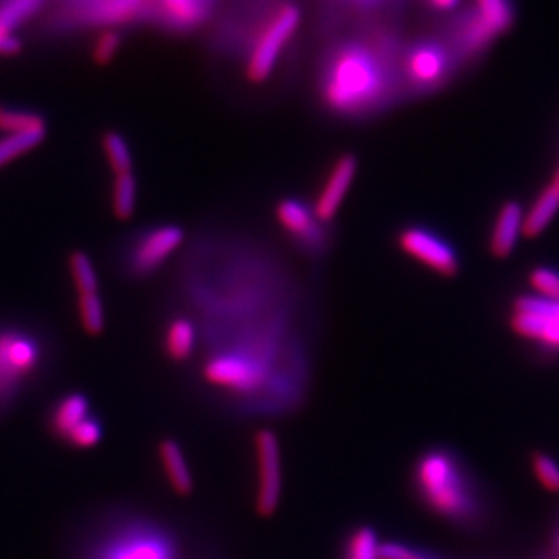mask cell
<instances>
[{
	"mask_svg": "<svg viewBox=\"0 0 559 559\" xmlns=\"http://www.w3.org/2000/svg\"><path fill=\"white\" fill-rule=\"evenodd\" d=\"M411 479L419 503L443 522L463 528L484 522L481 489L462 457L449 449L425 451L416 460Z\"/></svg>",
	"mask_w": 559,
	"mask_h": 559,
	"instance_id": "6da1fadb",
	"label": "cell"
},
{
	"mask_svg": "<svg viewBox=\"0 0 559 559\" xmlns=\"http://www.w3.org/2000/svg\"><path fill=\"white\" fill-rule=\"evenodd\" d=\"M385 79L382 55L377 49L361 40H345L325 59L320 92L334 114H367L382 103Z\"/></svg>",
	"mask_w": 559,
	"mask_h": 559,
	"instance_id": "7a4b0ae2",
	"label": "cell"
},
{
	"mask_svg": "<svg viewBox=\"0 0 559 559\" xmlns=\"http://www.w3.org/2000/svg\"><path fill=\"white\" fill-rule=\"evenodd\" d=\"M79 559H183L175 533L145 516L108 520L84 542Z\"/></svg>",
	"mask_w": 559,
	"mask_h": 559,
	"instance_id": "3957f363",
	"label": "cell"
},
{
	"mask_svg": "<svg viewBox=\"0 0 559 559\" xmlns=\"http://www.w3.org/2000/svg\"><path fill=\"white\" fill-rule=\"evenodd\" d=\"M48 345L24 325H0V415L10 411L22 391L43 371Z\"/></svg>",
	"mask_w": 559,
	"mask_h": 559,
	"instance_id": "277c9868",
	"label": "cell"
},
{
	"mask_svg": "<svg viewBox=\"0 0 559 559\" xmlns=\"http://www.w3.org/2000/svg\"><path fill=\"white\" fill-rule=\"evenodd\" d=\"M151 0H48L40 15L46 37L68 35L79 29L104 27L115 29L144 13Z\"/></svg>",
	"mask_w": 559,
	"mask_h": 559,
	"instance_id": "5b68a950",
	"label": "cell"
},
{
	"mask_svg": "<svg viewBox=\"0 0 559 559\" xmlns=\"http://www.w3.org/2000/svg\"><path fill=\"white\" fill-rule=\"evenodd\" d=\"M300 22V8L293 2H282L257 27L246 59V76L249 82L262 84L270 79L280 53L295 37Z\"/></svg>",
	"mask_w": 559,
	"mask_h": 559,
	"instance_id": "8992f818",
	"label": "cell"
},
{
	"mask_svg": "<svg viewBox=\"0 0 559 559\" xmlns=\"http://www.w3.org/2000/svg\"><path fill=\"white\" fill-rule=\"evenodd\" d=\"M509 328L544 355H559V301L520 295L511 304Z\"/></svg>",
	"mask_w": 559,
	"mask_h": 559,
	"instance_id": "52a82bcc",
	"label": "cell"
},
{
	"mask_svg": "<svg viewBox=\"0 0 559 559\" xmlns=\"http://www.w3.org/2000/svg\"><path fill=\"white\" fill-rule=\"evenodd\" d=\"M267 374L270 367L264 358L238 350L216 353L202 367V377L211 388L238 396H248L264 388Z\"/></svg>",
	"mask_w": 559,
	"mask_h": 559,
	"instance_id": "ba28073f",
	"label": "cell"
},
{
	"mask_svg": "<svg viewBox=\"0 0 559 559\" xmlns=\"http://www.w3.org/2000/svg\"><path fill=\"white\" fill-rule=\"evenodd\" d=\"M454 51L447 43L424 38L413 44L404 57L405 79L416 93L440 90L454 71Z\"/></svg>",
	"mask_w": 559,
	"mask_h": 559,
	"instance_id": "9c48e42d",
	"label": "cell"
},
{
	"mask_svg": "<svg viewBox=\"0 0 559 559\" xmlns=\"http://www.w3.org/2000/svg\"><path fill=\"white\" fill-rule=\"evenodd\" d=\"M254 462H257V492L254 509L262 518H271L278 509L284 490L282 447L278 436L271 429L254 432Z\"/></svg>",
	"mask_w": 559,
	"mask_h": 559,
	"instance_id": "30bf717a",
	"label": "cell"
},
{
	"mask_svg": "<svg viewBox=\"0 0 559 559\" xmlns=\"http://www.w3.org/2000/svg\"><path fill=\"white\" fill-rule=\"evenodd\" d=\"M400 251L443 278H454L462 270L456 249L429 227L407 226L396 237Z\"/></svg>",
	"mask_w": 559,
	"mask_h": 559,
	"instance_id": "8fae6325",
	"label": "cell"
},
{
	"mask_svg": "<svg viewBox=\"0 0 559 559\" xmlns=\"http://www.w3.org/2000/svg\"><path fill=\"white\" fill-rule=\"evenodd\" d=\"M183 238L186 235L182 227L173 226V224L151 227L139 235L135 242L128 248L124 257L126 270L136 278L153 275L166 264L167 260L171 259L173 254L177 253L183 243Z\"/></svg>",
	"mask_w": 559,
	"mask_h": 559,
	"instance_id": "7c38bea8",
	"label": "cell"
},
{
	"mask_svg": "<svg viewBox=\"0 0 559 559\" xmlns=\"http://www.w3.org/2000/svg\"><path fill=\"white\" fill-rule=\"evenodd\" d=\"M276 222L280 227L295 240L301 249L318 253L328 240L322 222L318 221L314 211L300 200H280L275 207Z\"/></svg>",
	"mask_w": 559,
	"mask_h": 559,
	"instance_id": "4fadbf2b",
	"label": "cell"
},
{
	"mask_svg": "<svg viewBox=\"0 0 559 559\" xmlns=\"http://www.w3.org/2000/svg\"><path fill=\"white\" fill-rule=\"evenodd\" d=\"M356 173H358V160L355 155L345 153L334 162L322 189L318 191L314 204H312V211L322 224L333 222L334 216L338 215L340 207L344 204L345 197L355 182Z\"/></svg>",
	"mask_w": 559,
	"mask_h": 559,
	"instance_id": "5bb4252c",
	"label": "cell"
},
{
	"mask_svg": "<svg viewBox=\"0 0 559 559\" xmlns=\"http://www.w3.org/2000/svg\"><path fill=\"white\" fill-rule=\"evenodd\" d=\"M525 210L516 200H509L500 205L495 222L490 227L489 251L495 259H509L523 237Z\"/></svg>",
	"mask_w": 559,
	"mask_h": 559,
	"instance_id": "9a60e30c",
	"label": "cell"
},
{
	"mask_svg": "<svg viewBox=\"0 0 559 559\" xmlns=\"http://www.w3.org/2000/svg\"><path fill=\"white\" fill-rule=\"evenodd\" d=\"M162 471L166 474L167 484L178 496H189L193 492L194 481L188 460L178 441L166 438L156 449Z\"/></svg>",
	"mask_w": 559,
	"mask_h": 559,
	"instance_id": "2e32d148",
	"label": "cell"
},
{
	"mask_svg": "<svg viewBox=\"0 0 559 559\" xmlns=\"http://www.w3.org/2000/svg\"><path fill=\"white\" fill-rule=\"evenodd\" d=\"M90 411H92V404H90L87 396L82 393L66 394L51 407V413L48 416L49 432L55 438L64 440L66 436L70 435L76 425L92 416Z\"/></svg>",
	"mask_w": 559,
	"mask_h": 559,
	"instance_id": "e0dca14e",
	"label": "cell"
},
{
	"mask_svg": "<svg viewBox=\"0 0 559 559\" xmlns=\"http://www.w3.org/2000/svg\"><path fill=\"white\" fill-rule=\"evenodd\" d=\"M559 211V188L550 182L536 197L528 210H525L523 237L536 238L552 224Z\"/></svg>",
	"mask_w": 559,
	"mask_h": 559,
	"instance_id": "ac0fdd59",
	"label": "cell"
},
{
	"mask_svg": "<svg viewBox=\"0 0 559 559\" xmlns=\"http://www.w3.org/2000/svg\"><path fill=\"white\" fill-rule=\"evenodd\" d=\"M197 349V328L186 317H175L169 320L164 331V353L167 358L177 364L188 361Z\"/></svg>",
	"mask_w": 559,
	"mask_h": 559,
	"instance_id": "d6986e66",
	"label": "cell"
},
{
	"mask_svg": "<svg viewBox=\"0 0 559 559\" xmlns=\"http://www.w3.org/2000/svg\"><path fill=\"white\" fill-rule=\"evenodd\" d=\"M156 4L164 21L177 29L199 26L205 15L204 0H156Z\"/></svg>",
	"mask_w": 559,
	"mask_h": 559,
	"instance_id": "ffe728a7",
	"label": "cell"
},
{
	"mask_svg": "<svg viewBox=\"0 0 559 559\" xmlns=\"http://www.w3.org/2000/svg\"><path fill=\"white\" fill-rule=\"evenodd\" d=\"M473 8L496 37L509 32L516 19L512 0H474Z\"/></svg>",
	"mask_w": 559,
	"mask_h": 559,
	"instance_id": "44dd1931",
	"label": "cell"
},
{
	"mask_svg": "<svg viewBox=\"0 0 559 559\" xmlns=\"http://www.w3.org/2000/svg\"><path fill=\"white\" fill-rule=\"evenodd\" d=\"M380 545L377 531L371 525H360L347 534L340 559H380Z\"/></svg>",
	"mask_w": 559,
	"mask_h": 559,
	"instance_id": "7402d4cb",
	"label": "cell"
},
{
	"mask_svg": "<svg viewBox=\"0 0 559 559\" xmlns=\"http://www.w3.org/2000/svg\"><path fill=\"white\" fill-rule=\"evenodd\" d=\"M48 130L46 119L33 109L15 108L0 104V133H26V131Z\"/></svg>",
	"mask_w": 559,
	"mask_h": 559,
	"instance_id": "603a6c76",
	"label": "cell"
},
{
	"mask_svg": "<svg viewBox=\"0 0 559 559\" xmlns=\"http://www.w3.org/2000/svg\"><path fill=\"white\" fill-rule=\"evenodd\" d=\"M139 183L133 173L115 177L111 188V211L117 221H130L135 215Z\"/></svg>",
	"mask_w": 559,
	"mask_h": 559,
	"instance_id": "cb8c5ba5",
	"label": "cell"
},
{
	"mask_svg": "<svg viewBox=\"0 0 559 559\" xmlns=\"http://www.w3.org/2000/svg\"><path fill=\"white\" fill-rule=\"evenodd\" d=\"M48 130L26 131V133H10L0 136V169L16 160L19 156L26 155L43 144Z\"/></svg>",
	"mask_w": 559,
	"mask_h": 559,
	"instance_id": "d4e9b609",
	"label": "cell"
},
{
	"mask_svg": "<svg viewBox=\"0 0 559 559\" xmlns=\"http://www.w3.org/2000/svg\"><path fill=\"white\" fill-rule=\"evenodd\" d=\"M103 150L115 177L133 173V156H131L130 145L126 142L124 136L117 131L104 133Z\"/></svg>",
	"mask_w": 559,
	"mask_h": 559,
	"instance_id": "484cf974",
	"label": "cell"
},
{
	"mask_svg": "<svg viewBox=\"0 0 559 559\" xmlns=\"http://www.w3.org/2000/svg\"><path fill=\"white\" fill-rule=\"evenodd\" d=\"M68 265H70L71 280L75 284L79 296L98 293L97 270L84 251H73L68 259Z\"/></svg>",
	"mask_w": 559,
	"mask_h": 559,
	"instance_id": "4316f807",
	"label": "cell"
},
{
	"mask_svg": "<svg viewBox=\"0 0 559 559\" xmlns=\"http://www.w3.org/2000/svg\"><path fill=\"white\" fill-rule=\"evenodd\" d=\"M79 306V320L86 334L98 336L106 328V311H104L103 298L98 293L95 295H81L76 300Z\"/></svg>",
	"mask_w": 559,
	"mask_h": 559,
	"instance_id": "83f0119b",
	"label": "cell"
},
{
	"mask_svg": "<svg viewBox=\"0 0 559 559\" xmlns=\"http://www.w3.org/2000/svg\"><path fill=\"white\" fill-rule=\"evenodd\" d=\"M528 285L534 296L545 300L559 301V270L550 265H536L528 273Z\"/></svg>",
	"mask_w": 559,
	"mask_h": 559,
	"instance_id": "f1b7e54d",
	"label": "cell"
},
{
	"mask_svg": "<svg viewBox=\"0 0 559 559\" xmlns=\"http://www.w3.org/2000/svg\"><path fill=\"white\" fill-rule=\"evenodd\" d=\"M531 467L538 484L549 492H559V462L547 452H534Z\"/></svg>",
	"mask_w": 559,
	"mask_h": 559,
	"instance_id": "f546056e",
	"label": "cell"
},
{
	"mask_svg": "<svg viewBox=\"0 0 559 559\" xmlns=\"http://www.w3.org/2000/svg\"><path fill=\"white\" fill-rule=\"evenodd\" d=\"M103 435L104 430L100 421L90 416L82 424L76 425L75 429L71 430L70 435L66 436L62 441L73 447V449L86 451V449L98 445V441L103 440Z\"/></svg>",
	"mask_w": 559,
	"mask_h": 559,
	"instance_id": "4dcf8cb0",
	"label": "cell"
},
{
	"mask_svg": "<svg viewBox=\"0 0 559 559\" xmlns=\"http://www.w3.org/2000/svg\"><path fill=\"white\" fill-rule=\"evenodd\" d=\"M120 46H122V35L117 29H104L93 43V62L98 66H108L115 59V55L119 53Z\"/></svg>",
	"mask_w": 559,
	"mask_h": 559,
	"instance_id": "1f68e13d",
	"label": "cell"
},
{
	"mask_svg": "<svg viewBox=\"0 0 559 559\" xmlns=\"http://www.w3.org/2000/svg\"><path fill=\"white\" fill-rule=\"evenodd\" d=\"M380 559H445L436 555L432 550L421 549L416 545H407L404 542H382L380 545Z\"/></svg>",
	"mask_w": 559,
	"mask_h": 559,
	"instance_id": "d6a6232c",
	"label": "cell"
},
{
	"mask_svg": "<svg viewBox=\"0 0 559 559\" xmlns=\"http://www.w3.org/2000/svg\"><path fill=\"white\" fill-rule=\"evenodd\" d=\"M21 51V38L11 35V33L0 32V57H15Z\"/></svg>",
	"mask_w": 559,
	"mask_h": 559,
	"instance_id": "836d02e7",
	"label": "cell"
},
{
	"mask_svg": "<svg viewBox=\"0 0 559 559\" xmlns=\"http://www.w3.org/2000/svg\"><path fill=\"white\" fill-rule=\"evenodd\" d=\"M424 2L425 4L429 5L430 10L445 13V11L456 10L462 0H424Z\"/></svg>",
	"mask_w": 559,
	"mask_h": 559,
	"instance_id": "e575fe53",
	"label": "cell"
},
{
	"mask_svg": "<svg viewBox=\"0 0 559 559\" xmlns=\"http://www.w3.org/2000/svg\"><path fill=\"white\" fill-rule=\"evenodd\" d=\"M544 559H559V528L558 533H556L555 542H552V549H550L549 555H547V558Z\"/></svg>",
	"mask_w": 559,
	"mask_h": 559,
	"instance_id": "d590c367",
	"label": "cell"
},
{
	"mask_svg": "<svg viewBox=\"0 0 559 559\" xmlns=\"http://www.w3.org/2000/svg\"><path fill=\"white\" fill-rule=\"evenodd\" d=\"M552 183H555V186H558L559 188V167L558 171H556L555 178H552Z\"/></svg>",
	"mask_w": 559,
	"mask_h": 559,
	"instance_id": "8d00e7d4",
	"label": "cell"
}]
</instances>
